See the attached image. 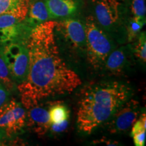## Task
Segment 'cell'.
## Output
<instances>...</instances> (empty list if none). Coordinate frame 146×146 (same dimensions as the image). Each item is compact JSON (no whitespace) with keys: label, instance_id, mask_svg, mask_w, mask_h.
Returning <instances> with one entry per match:
<instances>
[{"label":"cell","instance_id":"16","mask_svg":"<svg viewBox=\"0 0 146 146\" xmlns=\"http://www.w3.org/2000/svg\"><path fill=\"white\" fill-rule=\"evenodd\" d=\"M0 82L9 91H12L15 89V82L11 77L8 66L3 57L1 49H0Z\"/></svg>","mask_w":146,"mask_h":146},{"label":"cell","instance_id":"23","mask_svg":"<svg viewBox=\"0 0 146 146\" xmlns=\"http://www.w3.org/2000/svg\"><path fill=\"white\" fill-rule=\"evenodd\" d=\"M5 137H7L5 135L4 131H3L2 129L0 128V143H1V141H2Z\"/></svg>","mask_w":146,"mask_h":146},{"label":"cell","instance_id":"20","mask_svg":"<svg viewBox=\"0 0 146 146\" xmlns=\"http://www.w3.org/2000/svg\"><path fill=\"white\" fill-rule=\"evenodd\" d=\"M143 24L139 23L138 21H135L133 18V21L130 24V27L129 28V41L133 39L137 33L141 30V29L143 27Z\"/></svg>","mask_w":146,"mask_h":146},{"label":"cell","instance_id":"14","mask_svg":"<svg viewBox=\"0 0 146 146\" xmlns=\"http://www.w3.org/2000/svg\"><path fill=\"white\" fill-rule=\"evenodd\" d=\"M31 0H0V15L17 13L27 15Z\"/></svg>","mask_w":146,"mask_h":146},{"label":"cell","instance_id":"5","mask_svg":"<svg viewBox=\"0 0 146 146\" xmlns=\"http://www.w3.org/2000/svg\"><path fill=\"white\" fill-rule=\"evenodd\" d=\"M26 123L27 111L21 102L11 100L0 107V128L7 137L21 133Z\"/></svg>","mask_w":146,"mask_h":146},{"label":"cell","instance_id":"10","mask_svg":"<svg viewBox=\"0 0 146 146\" xmlns=\"http://www.w3.org/2000/svg\"><path fill=\"white\" fill-rule=\"evenodd\" d=\"M26 110V125L39 137L45 135L51 127L48 110L40 106L39 104Z\"/></svg>","mask_w":146,"mask_h":146},{"label":"cell","instance_id":"13","mask_svg":"<svg viewBox=\"0 0 146 146\" xmlns=\"http://www.w3.org/2000/svg\"><path fill=\"white\" fill-rule=\"evenodd\" d=\"M50 19V14L44 1L39 0L33 3L31 2L28 13L25 18V23L31 30Z\"/></svg>","mask_w":146,"mask_h":146},{"label":"cell","instance_id":"8","mask_svg":"<svg viewBox=\"0 0 146 146\" xmlns=\"http://www.w3.org/2000/svg\"><path fill=\"white\" fill-rule=\"evenodd\" d=\"M56 31L73 49L83 50L86 46L85 25L79 20L68 18L57 23Z\"/></svg>","mask_w":146,"mask_h":146},{"label":"cell","instance_id":"1","mask_svg":"<svg viewBox=\"0 0 146 146\" xmlns=\"http://www.w3.org/2000/svg\"><path fill=\"white\" fill-rule=\"evenodd\" d=\"M56 24L52 21L40 24L25 41L29 56L28 74L26 80L18 85L25 109L45 99L71 94L82 84L78 74L60 56Z\"/></svg>","mask_w":146,"mask_h":146},{"label":"cell","instance_id":"22","mask_svg":"<svg viewBox=\"0 0 146 146\" xmlns=\"http://www.w3.org/2000/svg\"><path fill=\"white\" fill-rule=\"evenodd\" d=\"M68 125V120H66L63 123L60 124L51 123L50 130L54 133H60L63 132L66 130Z\"/></svg>","mask_w":146,"mask_h":146},{"label":"cell","instance_id":"17","mask_svg":"<svg viewBox=\"0 0 146 146\" xmlns=\"http://www.w3.org/2000/svg\"><path fill=\"white\" fill-rule=\"evenodd\" d=\"M131 10L133 14V19L143 25H145L146 14L145 0H133Z\"/></svg>","mask_w":146,"mask_h":146},{"label":"cell","instance_id":"4","mask_svg":"<svg viewBox=\"0 0 146 146\" xmlns=\"http://www.w3.org/2000/svg\"><path fill=\"white\" fill-rule=\"evenodd\" d=\"M9 72L15 83L26 80L29 70V51L25 41H16L3 45L1 49Z\"/></svg>","mask_w":146,"mask_h":146},{"label":"cell","instance_id":"15","mask_svg":"<svg viewBox=\"0 0 146 146\" xmlns=\"http://www.w3.org/2000/svg\"><path fill=\"white\" fill-rule=\"evenodd\" d=\"M51 123L60 124L68 120L69 111L62 104H54L50 106L48 110Z\"/></svg>","mask_w":146,"mask_h":146},{"label":"cell","instance_id":"18","mask_svg":"<svg viewBox=\"0 0 146 146\" xmlns=\"http://www.w3.org/2000/svg\"><path fill=\"white\" fill-rule=\"evenodd\" d=\"M135 53L136 56L142 62H146V36L145 32H142L140 34L139 39L135 47Z\"/></svg>","mask_w":146,"mask_h":146},{"label":"cell","instance_id":"3","mask_svg":"<svg viewBox=\"0 0 146 146\" xmlns=\"http://www.w3.org/2000/svg\"><path fill=\"white\" fill-rule=\"evenodd\" d=\"M85 28L87 61L94 69H101L112 52V43L106 33L97 25L93 16L86 18Z\"/></svg>","mask_w":146,"mask_h":146},{"label":"cell","instance_id":"9","mask_svg":"<svg viewBox=\"0 0 146 146\" xmlns=\"http://www.w3.org/2000/svg\"><path fill=\"white\" fill-rule=\"evenodd\" d=\"M98 23L107 30L112 29L119 21L121 0H94Z\"/></svg>","mask_w":146,"mask_h":146},{"label":"cell","instance_id":"2","mask_svg":"<svg viewBox=\"0 0 146 146\" xmlns=\"http://www.w3.org/2000/svg\"><path fill=\"white\" fill-rule=\"evenodd\" d=\"M132 89L122 82L91 83L81 91L77 112V128L89 135L107 122L125 102L131 98Z\"/></svg>","mask_w":146,"mask_h":146},{"label":"cell","instance_id":"6","mask_svg":"<svg viewBox=\"0 0 146 146\" xmlns=\"http://www.w3.org/2000/svg\"><path fill=\"white\" fill-rule=\"evenodd\" d=\"M27 15L8 13L0 15V45L25 41L31 31L25 23Z\"/></svg>","mask_w":146,"mask_h":146},{"label":"cell","instance_id":"12","mask_svg":"<svg viewBox=\"0 0 146 146\" xmlns=\"http://www.w3.org/2000/svg\"><path fill=\"white\" fill-rule=\"evenodd\" d=\"M129 57L127 48L121 47L110 54L103 68L110 74H122L127 66Z\"/></svg>","mask_w":146,"mask_h":146},{"label":"cell","instance_id":"19","mask_svg":"<svg viewBox=\"0 0 146 146\" xmlns=\"http://www.w3.org/2000/svg\"><path fill=\"white\" fill-rule=\"evenodd\" d=\"M135 146H144L145 143L146 130H140L131 133Z\"/></svg>","mask_w":146,"mask_h":146},{"label":"cell","instance_id":"21","mask_svg":"<svg viewBox=\"0 0 146 146\" xmlns=\"http://www.w3.org/2000/svg\"><path fill=\"white\" fill-rule=\"evenodd\" d=\"M9 91L0 82V107L8 101Z\"/></svg>","mask_w":146,"mask_h":146},{"label":"cell","instance_id":"7","mask_svg":"<svg viewBox=\"0 0 146 146\" xmlns=\"http://www.w3.org/2000/svg\"><path fill=\"white\" fill-rule=\"evenodd\" d=\"M139 113V102L129 98L108 120V130L111 133L126 132L135 123Z\"/></svg>","mask_w":146,"mask_h":146},{"label":"cell","instance_id":"11","mask_svg":"<svg viewBox=\"0 0 146 146\" xmlns=\"http://www.w3.org/2000/svg\"><path fill=\"white\" fill-rule=\"evenodd\" d=\"M44 2L51 19L70 17L78 10L75 0H45Z\"/></svg>","mask_w":146,"mask_h":146}]
</instances>
